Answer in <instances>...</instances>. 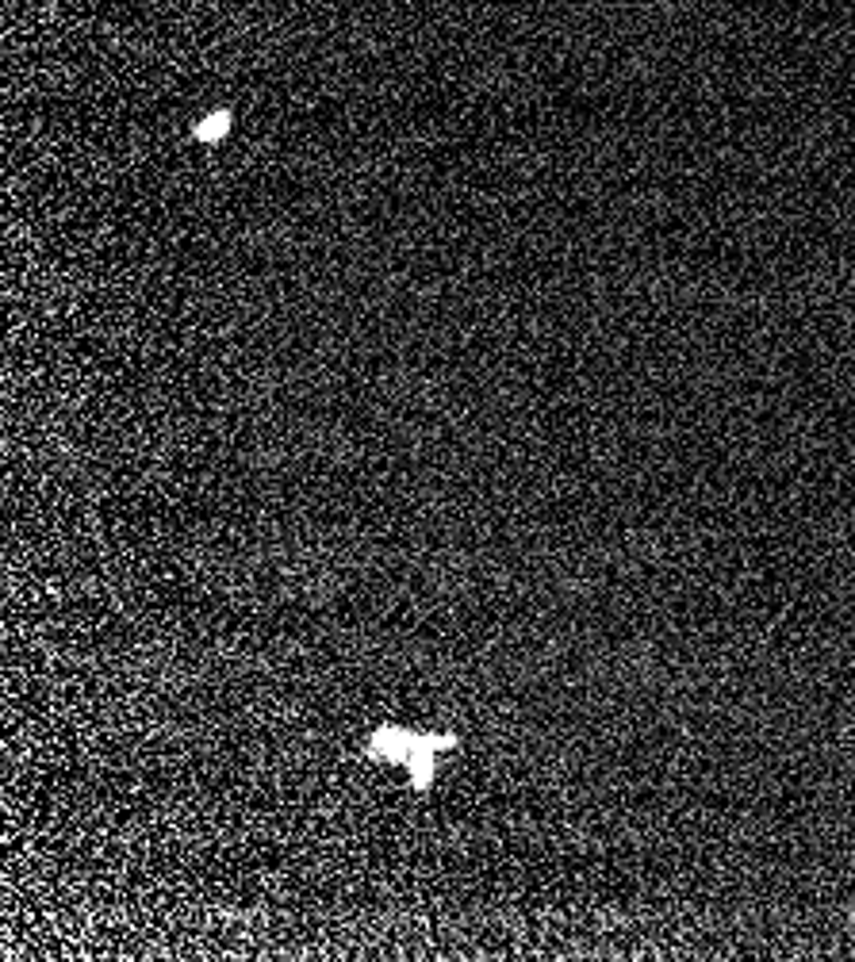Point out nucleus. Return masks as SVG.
<instances>
[{
    "label": "nucleus",
    "mask_w": 855,
    "mask_h": 962,
    "mask_svg": "<svg viewBox=\"0 0 855 962\" xmlns=\"http://www.w3.org/2000/svg\"><path fill=\"white\" fill-rule=\"evenodd\" d=\"M226 123H231L226 115H212V120H204V123L196 127V139H207V142L223 139V135H226Z\"/></svg>",
    "instance_id": "obj_2"
},
{
    "label": "nucleus",
    "mask_w": 855,
    "mask_h": 962,
    "mask_svg": "<svg viewBox=\"0 0 855 962\" xmlns=\"http://www.w3.org/2000/svg\"><path fill=\"white\" fill-rule=\"evenodd\" d=\"M423 736L407 733V729H380L368 740V756L373 759H391V764H407L410 756L418 751Z\"/></svg>",
    "instance_id": "obj_1"
}]
</instances>
